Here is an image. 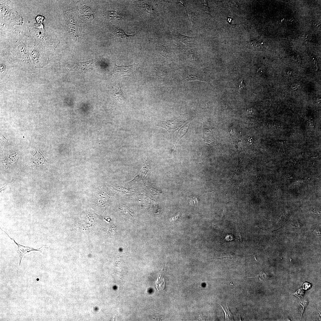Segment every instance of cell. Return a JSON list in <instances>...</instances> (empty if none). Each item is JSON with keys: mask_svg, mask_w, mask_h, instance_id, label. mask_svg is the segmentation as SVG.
Returning a JSON list of instances; mask_svg holds the SVG:
<instances>
[{"mask_svg": "<svg viewBox=\"0 0 321 321\" xmlns=\"http://www.w3.org/2000/svg\"><path fill=\"white\" fill-rule=\"evenodd\" d=\"M48 49L34 44L29 46V51L32 59L34 64L36 66L44 65L48 60Z\"/></svg>", "mask_w": 321, "mask_h": 321, "instance_id": "cell-4", "label": "cell"}, {"mask_svg": "<svg viewBox=\"0 0 321 321\" xmlns=\"http://www.w3.org/2000/svg\"><path fill=\"white\" fill-rule=\"evenodd\" d=\"M0 29L3 31H7L17 35H20V31L15 28L13 26L0 21Z\"/></svg>", "mask_w": 321, "mask_h": 321, "instance_id": "cell-9", "label": "cell"}, {"mask_svg": "<svg viewBox=\"0 0 321 321\" xmlns=\"http://www.w3.org/2000/svg\"><path fill=\"white\" fill-rule=\"evenodd\" d=\"M190 122L189 123L188 122L186 124L184 125L178 131L177 133L176 134L175 136V146L173 149V154H174V152L175 150V149L177 146V144L181 139L184 136L185 134L187 132L190 126Z\"/></svg>", "mask_w": 321, "mask_h": 321, "instance_id": "cell-8", "label": "cell"}, {"mask_svg": "<svg viewBox=\"0 0 321 321\" xmlns=\"http://www.w3.org/2000/svg\"><path fill=\"white\" fill-rule=\"evenodd\" d=\"M177 34V36L178 39L187 44L190 45L194 41L195 39L193 37L184 35L179 33Z\"/></svg>", "mask_w": 321, "mask_h": 321, "instance_id": "cell-13", "label": "cell"}, {"mask_svg": "<svg viewBox=\"0 0 321 321\" xmlns=\"http://www.w3.org/2000/svg\"><path fill=\"white\" fill-rule=\"evenodd\" d=\"M195 116V113L182 114L173 119L163 121L156 120V126L165 128L169 133L171 141L173 133L182 126L192 119Z\"/></svg>", "mask_w": 321, "mask_h": 321, "instance_id": "cell-3", "label": "cell"}, {"mask_svg": "<svg viewBox=\"0 0 321 321\" xmlns=\"http://www.w3.org/2000/svg\"><path fill=\"white\" fill-rule=\"evenodd\" d=\"M114 34L117 37L124 39H128L135 35L136 34L128 35L123 30L118 27L115 28L114 30Z\"/></svg>", "mask_w": 321, "mask_h": 321, "instance_id": "cell-11", "label": "cell"}, {"mask_svg": "<svg viewBox=\"0 0 321 321\" xmlns=\"http://www.w3.org/2000/svg\"><path fill=\"white\" fill-rule=\"evenodd\" d=\"M113 94L114 101L117 105L122 106L125 103V99L121 90L119 82L116 85Z\"/></svg>", "mask_w": 321, "mask_h": 321, "instance_id": "cell-6", "label": "cell"}, {"mask_svg": "<svg viewBox=\"0 0 321 321\" xmlns=\"http://www.w3.org/2000/svg\"><path fill=\"white\" fill-rule=\"evenodd\" d=\"M119 209L121 212L124 214L132 216L134 215L133 211L126 206L120 205L119 206Z\"/></svg>", "mask_w": 321, "mask_h": 321, "instance_id": "cell-14", "label": "cell"}, {"mask_svg": "<svg viewBox=\"0 0 321 321\" xmlns=\"http://www.w3.org/2000/svg\"><path fill=\"white\" fill-rule=\"evenodd\" d=\"M44 19V17L38 15L36 17V19L37 23H42Z\"/></svg>", "mask_w": 321, "mask_h": 321, "instance_id": "cell-17", "label": "cell"}, {"mask_svg": "<svg viewBox=\"0 0 321 321\" xmlns=\"http://www.w3.org/2000/svg\"><path fill=\"white\" fill-rule=\"evenodd\" d=\"M309 124L311 126H313L314 124V120L312 119H311L309 120Z\"/></svg>", "mask_w": 321, "mask_h": 321, "instance_id": "cell-19", "label": "cell"}, {"mask_svg": "<svg viewBox=\"0 0 321 321\" xmlns=\"http://www.w3.org/2000/svg\"><path fill=\"white\" fill-rule=\"evenodd\" d=\"M246 86L245 84L244 83V82L243 79H242V81H241V82H240V84H239L238 89L239 90H240V89L241 88H243V87H245Z\"/></svg>", "mask_w": 321, "mask_h": 321, "instance_id": "cell-18", "label": "cell"}, {"mask_svg": "<svg viewBox=\"0 0 321 321\" xmlns=\"http://www.w3.org/2000/svg\"><path fill=\"white\" fill-rule=\"evenodd\" d=\"M180 217V213H178L175 216H174L172 217H171L169 219V220L172 222H174L175 221L177 220Z\"/></svg>", "mask_w": 321, "mask_h": 321, "instance_id": "cell-16", "label": "cell"}, {"mask_svg": "<svg viewBox=\"0 0 321 321\" xmlns=\"http://www.w3.org/2000/svg\"><path fill=\"white\" fill-rule=\"evenodd\" d=\"M155 72L156 75L160 77H164L167 74L166 70L162 67L157 68L155 70Z\"/></svg>", "mask_w": 321, "mask_h": 321, "instance_id": "cell-15", "label": "cell"}, {"mask_svg": "<svg viewBox=\"0 0 321 321\" xmlns=\"http://www.w3.org/2000/svg\"><path fill=\"white\" fill-rule=\"evenodd\" d=\"M155 285L157 290L161 291L164 290L165 286V281L163 275H159L156 282Z\"/></svg>", "mask_w": 321, "mask_h": 321, "instance_id": "cell-12", "label": "cell"}, {"mask_svg": "<svg viewBox=\"0 0 321 321\" xmlns=\"http://www.w3.org/2000/svg\"><path fill=\"white\" fill-rule=\"evenodd\" d=\"M0 229L2 231L4 232L8 235V237H9L11 239L13 240L14 243L17 245L18 247V250L17 252L19 254V256L20 258L19 261L20 266V263L22 258L24 254H25L26 253L32 251H38L42 252V251H41V250H40V249L41 248L43 247V246H42L39 249H35L29 246H25L21 245L17 243L14 239L13 238H11L1 228H0Z\"/></svg>", "mask_w": 321, "mask_h": 321, "instance_id": "cell-7", "label": "cell"}, {"mask_svg": "<svg viewBox=\"0 0 321 321\" xmlns=\"http://www.w3.org/2000/svg\"><path fill=\"white\" fill-rule=\"evenodd\" d=\"M0 21L14 26L21 25L23 19L16 10L10 0L0 1Z\"/></svg>", "mask_w": 321, "mask_h": 321, "instance_id": "cell-2", "label": "cell"}, {"mask_svg": "<svg viewBox=\"0 0 321 321\" xmlns=\"http://www.w3.org/2000/svg\"><path fill=\"white\" fill-rule=\"evenodd\" d=\"M29 30L36 45L48 49L56 48L59 44L58 39L53 32L45 29L42 23H35Z\"/></svg>", "mask_w": 321, "mask_h": 321, "instance_id": "cell-1", "label": "cell"}, {"mask_svg": "<svg viewBox=\"0 0 321 321\" xmlns=\"http://www.w3.org/2000/svg\"><path fill=\"white\" fill-rule=\"evenodd\" d=\"M136 66L135 62L132 64L128 66H119L116 64L113 69L112 72L114 75H118L122 76H128L134 78Z\"/></svg>", "mask_w": 321, "mask_h": 321, "instance_id": "cell-5", "label": "cell"}, {"mask_svg": "<svg viewBox=\"0 0 321 321\" xmlns=\"http://www.w3.org/2000/svg\"><path fill=\"white\" fill-rule=\"evenodd\" d=\"M104 17L109 20H114L121 17V15L117 12L112 10L106 11L104 14Z\"/></svg>", "mask_w": 321, "mask_h": 321, "instance_id": "cell-10", "label": "cell"}]
</instances>
